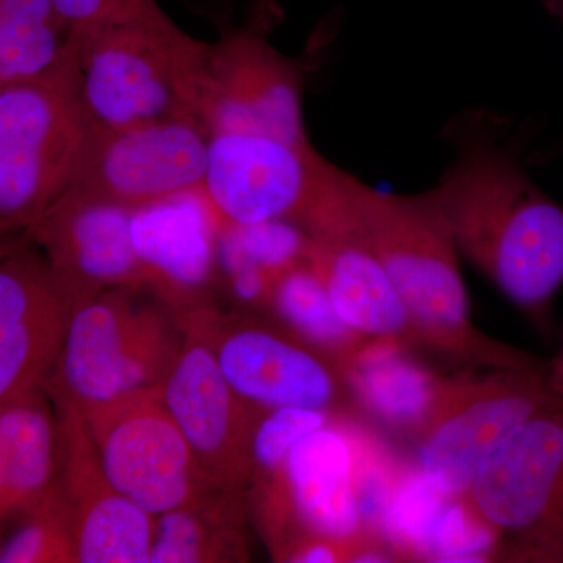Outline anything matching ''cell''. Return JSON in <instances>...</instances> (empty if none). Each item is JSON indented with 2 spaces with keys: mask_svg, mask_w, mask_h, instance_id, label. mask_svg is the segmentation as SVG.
<instances>
[{
  "mask_svg": "<svg viewBox=\"0 0 563 563\" xmlns=\"http://www.w3.org/2000/svg\"><path fill=\"white\" fill-rule=\"evenodd\" d=\"M81 415L111 484L154 517L235 498L207 479L161 388L122 396Z\"/></svg>",
  "mask_w": 563,
  "mask_h": 563,
  "instance_id": "obj_10",
  "label": "cell"
},
{
  "mask_svg": "<svg viewBox=\"0 0 563 563\" xmlns=\"http://www.w3.org/2000/svg\"><path fill=\"white\" fill-rule=\"evenodd\" d=\"M185 332L146 290L102 292L69 314L60 357L44 387L55 404L80 412L165 383Z\"/></svg>",
  "mask_w": 563,
  "mask_h": 563,
  "instance_id": "obj_3",
  "label": "cell"
},
{
  "mask_svg": "<svg viewBox=\"0 0 563 563\" xmlns=\"http://www.w3.org/2000/svg\"><path fill=\"white\" fill-rule=\"evenodd\" d=\"M27 235L43 250L69 314L106 291L144 290L131 209L65 192Z\"/></svg>",
  "mask_w": 563,
  "mask_h": 563,
  "instance_id": "obj_16",
  "label": "cell"
},
{
  "mask_svg": "<svg viewBox=\"0 0 563 563\" xmlns=\"http://www.w3.org/2000/svg\"><path fill=\"white\" fill-rule=\"evenodd\" d=\"M79 96L0 87V229L27 233L69 190L95 140Z\"/></svg>",
  "mask_w": 563,
  "mask_h": 563,
  "instance_id": "obj_7",
  "label": "cell"
},
{
  "mask_svg": "<svg viewBox=\"0 0 563 563\" xmlns=\"http://www.w3.org/2000/svg\"><path fill=\"white\" fill-rule=\"evenodd\" d=\"M303 76L261 29L203 43L188 81L187 107L211 133L251 132L309 144L302 111Z\"/></svg>",
  "mask_w": 563,
  "mask_h": 563,
  "instance_id": "obj_11",
  "label": "cell"
},
{
  "mask_svg": "<svg viewBox=\"0 0 563 563\" xmlns=\"http://www.w3.org/2000/svg\"><path fill=\"white\" fill-rule=\"evenodd\" d=\"M548 384L554 395L563 401V346L553 361L548 362Z\"/></svg>",
  "mask_w": 563,
  "mask_h": 563,
  "instance_id": "obj_30",
  "label": "cell"
},
{
  "mask_svg": "<svg viewBox=\"0 0 563 563\" xmlns=\"http://www.w3.org/2000/svg\"><path fill=\"white\" fill-rule=\"evenodd\" d=\"M18 520V528L3 540L0 548V562H77L76 544L60 496L36 512Z\"/></svg>",
  "mask_w": 563,
  "mask_h": 563,
  "instance_id": "obj_27",
  "label": "cell"
},
{
  "mask_svg": "<svg viewBox=\"0 0 563 563\" xmlns=\"http://www.w3.org/2000/svg\"><path fill=\"white\" fill-rule=\"evenodd\" d=\"M2 85H36L79 96V33L54 0H0Z\"/></svg>",
  "mask_w": 563,
  "mask_h": 563,
  "instance_id": "obj_22",
  "label": "cell"
},
{
  "mask_svg": "<svg viewBox=\"0 0 563 563\" xmlns=\"http://www.w3.org/2000/svg\"><path fill=\"white\" fill-rule=\"evenodd\" d=\"M406 344L372 340L342 376L352 407L384 429L417 442L440 401L448 377L428 368Z\"/></svg>",
  "mask_w": 563,
  "mask_h": 563,
  "instance_id": "obj_20",
  "label": "cell"
},
{
  "mask_svg": "<svg viewBox=\"0 0 563 563\" xmlns=\"http://www.w3.org/2000/svg\"><path fill=\"white\" fill-rule=\"evenodd\" d=\"M240 498L203 507H181L155 517L150 563L243 561V540L235 528Z\"/></svg>",
  "mask_w": 563,
  "mask_h": 563,
  "instance_id": "obj_24",
  "label": "cell"
},
{
  "mask_svg": "<svg viewBox=\"0 0 563 563\" xmlns=\"http://www.w3.org/2000/svg\"><path fill=\"white\" fill-rule=\"evenodd\" d=\"M268 309L285 331L320 352L339 369L372 342L340 317L309 258L277 274Z\"/></svg>",
  "mask_w": 563,
  "mask_h": 563,
  "instance_id": "obj_23",
  "label": "cell"
},
{
  "mask_svg": "<svg viewBox=\"0 0 563 563\" xmlns=\"http://www.w3.org/2000/svg\"><path fill=\"white\" fill-rule=\"evenodd\" d=\"M211 306L185 314L201 331L236 395L254 409L346 413L350 391L335 363L282 329L221 320Z\"/></svg>",
  "mask_w": 563,
  "mask_h": 563,
  "instance_id": "obj_12",
  "label": "cell"
},
{
  "mask_svg": "<svg viewBox=\"0 0 563 563\" xmlns=\"http://www.w3.org/2000/svg\"><path fill=\"white\" fill-rule=\"evenodd\" d=\"M76 32L87 33L157 9V0H54Z\"/></svg>",
  "mask_w": 563,
  "mask_h": 563,
  "instance_id": "obj_28",
  "label": "cell"
},
{
  "mask_svg": "<svg viewBox=\"0 0 563 563\" xmlns=\"http://www.w3.org/2000/svg\"><path fill=\"white\" fill-rule=\"evenodd\" d=\"M351 196L362 235L406 303L421 351L472 369L525 372L548 365L474 324L461 252L433 190L395 195L351 176Z\"/></svg>",
  "mask_w": 563,
  "mask_h": 563,
  "instance_id": "obj_2",
  "label": "cell"
},
{
  "mask_svg": "<svg viewBox=\"0 0 563 563\" xmlns=\"http://www.w3.org/2000/svg\"><path fill=\"white\" fill-rule=\"evenodd\" d=\"M179 322L184 346L162 384L163 402L211 485L242 498L251 484L252 433L262 410L236 395L201 331Z\"/></svg>",
  "mask_w": 563,
  "mask_h": 563,
  "instance_id": "obj_13",
  "label": "cell"
},
{
  "mask_svg": "<svg viewBox=\"0 0 563 563\" xmlns=\"http://www.w3.org/2000/svg\"><path fill=\"white\" fill-rule=\"evenodd\" d=\"M209 141V131L192 117L125 131H96L66 192L133 210L195 190L206 176Z\"/></svg>",
  "mask_w": 563,
  "mask_h": 563,
  "instance_id": "obj_14",
  "label": "cell"
},
{
  "mask_svg": "<svg viewBox=\"0 0 563 563\" xmlns=\"http://www.w3.org/2000/svg\"><path fill=\"white\" fill-rule=\"evenodd\" d=\"M55 409L58 496L68 517L77 562L150 563L154 515L111 484L80 410L68 404H55Z\"/></svg>",
  "mask_w": 563,
  "mask_h": 563,
  "instance_id": "obj_15",
  "label": "cell"
},
{
  "mask_svg": "<svg viewBox=\"0 0 563 563\" xmlns=\"http://www.w3.org/2000/svg\"><path fill=\"white\" fill-rule=\"evenodd\" d=\"M547 9L563 22V0H547Z\"/></svg>",
  "mask_w": 563,
  "mask_h": 563,
  "instance_id": "obj_31",
  "label": "cell"
},
{
  "mask_svg": "<svg viewBox=\"0 0 563 563\" xmlns=\"http://www.w3.org/2000/svg\"><path fill=\"white\" fill-rule=\"evenodd\" d=\"M463 499L499 540H512L517 561L563 562V407L515 429Z\"/></svg>",
  "mask_w": 563,
  "mask_h": 563,
  "instance_id": "obj_9",
  "label": "cell"
},
{
  "mask_svg": "<svg viewBox=\"0 0 563 563\" xmlns=\"http://www.w3.org/2000/svg\"><path fill=\"white\" fill-rule=\"evenodd\" d=\"M312 236L288 221L225 224L218 228V269L222 277L243 266L280 273L309 258Z\"/></svg>",
  "mask_w": 563,
  "mask_h": 563,
  "instance_id": "obj_25",
  "label": "cell"
},
{
  "mask_svg": "<svg viewBox=\"0 0 563 563\" xmlns=\"http://www.w3.org/2000/svg\"><path fill=\"white\" fill-rule=\"evenodd\" d=\"M277 274L258 266H243L229 273L224 279L229 292L240 306L262 309V307H268Z\"/></svg>",
  "mask_w": 563,
  "mask_h": 563,
  "instance_id": "obj_29",
  "label": "cell"
},
{
  "mask_svg": "<svg viewBox=\"0 0 563 563\" xmlns=\"http://www.w3.org/2000/svg\"><path fill=\"white\" fill-rule=\"evenodd\" d=\"M58 498V415L46 387L0 406V518L36 512Z\"/></svg>",
  "mask_w": 563,
  "mask_h": 563,
  "instance_id": "obj_21",
  "label": "cell"
},
{
  "mask_svg": "<svg viewBox=\"0 0 563 563\" xmlns=\"http://www.w3.org/2000/svg\"><path fill=\"white\" fill-rule=\"evenodd\" d=\"M220 220L202 187L131 210L133 250L144 290L177 320L210 306Z\"/></svg>",
  "mask_w": 563,
  "mask_h": 563,
  "instance_id": "obj_17",
  "label": "cell"
},
{
  "mask_svg": "<svg viewBox=\"0 0 563 563\" xmlns=\"http://www.w3.org/2000/svg\"><path fill=\"white\" fill-rule=\"evenodd\" d=\"M339 413L302 407H279L258 415L251 444V490L279 476L296 444L329 424Z\"/></svg>",
  "mask_w": 563,
  "mask_h": 563,
  "instance_id": "obj_26",
  "label": "cell"
},
{
  "mask_svg": "<svg viewBox=\"0 0 563 563\" xmlns=\"http://www.w3.org/2000/svg\"><path fill=\"white\" fill-rule=\"evenodd\" d=\"M79 101L98 132L191 117L187 88L203 41L157 9L80 33Z\"/></svg>",
  "mask_w": 563,
  "mask_h": 563,
  "instance_id": "obj_4",
  "label": "cell"
},
{
  "mask_svg": "<svg viewBox=\"0 0 563 563\" xmlns=\"http://www.w3.org/2000/svg\"><path fill=\"white\" fill-rule=\"evenodd\" d=\"M202 190L220 222L288 221L310 236L331 231L350 207L347 173L312 143L262 133H211Z\"/></svg>",
  "mask_w": 563,
  "mask_h": 563,
  "instance_id": "obj_5",
  "label": "cell"
},
{
  "mask_svg": "<svg viewBox=\"0 0 563 563\" xmlns=\"http://www.w3.org/2000/svg\"><path fill=\"white\" fill-rule=\"evenodd\" d=\"M3 244L0 265V406L43 387L60 357L69 312L32 239Z\"/></svg>",
  "mask_w": 563,
  "mask_h": 563,
  "instance_id": "obj_18",
  "label": "cell"
},
{
  "mask_svg": "<svg viewBox=\"0 0 563 563\" xmlns=\"http://www.w3.org/2000/svg\"><path fill=\"white\" fill-rule=\"evenodd\" d=\"M454 161L432 188L461 255L543 332L563 287V203L540 190L498 118L448 125Z\"/></svg>",
  "mask_w": 563,
  "mask_h": 563,
  "instance_id": "obj_1",
  "label": "cell"
},
{
  "mask_svg": "<svg viewBox=\"0 0 563 563\" xmlns=\"http://www.w3.org/2000/svg\"><path fill=\"white\" fill-rule=\"evenodd\" d=\"M373 446L365 429L339 413L296 444L279 476L252 492L276 561L299 537L351 540L374 532L363 506Z\"/></svg>",
  "mask_w": 563,
  "mask_h": 563,
  "instance_id": "obj_8",
  "label": "cell"
},
{
  "mask_svg": "<svg viewBox=\"0 0 563 563\" xmlns=\"http://www.w3.org/2000/svg\"><path fill=\"white\" fill-rule=\"evenodd\" d=\"M558 407L563 401L548 384V365L448 377L431 420L415 442L417 473L443 498H463L515 429Z\"/></svg>",
  "mask_w": 563,
  "mask_h": 563,
  "instance_id": "obj_6",
  "label": "cell"
},
{
  "mask_svg": "<svg viewBox=\"0 0 563 563\" xmlns=\"http://www.w3.org/2000/svg\"><path fill=\"white\" fill-rule=\"evenodd\" d=\"M309 262L347 324L366 339L388 340L421 351L412 318L383 262L357 224L314 236Z\"/></svg>",
  "mask_w": 563,
  "mask_h": 563,
  "instance_id": "obj_19",
  "label": "cell"
}]
</instances>
